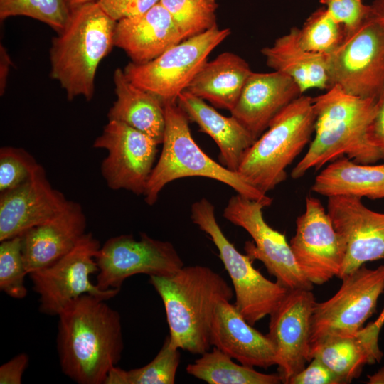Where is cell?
I'll return each mask as SVG.
<instances>
[{
  "mask_svg": "<svg viewBox=\"0 0 384 384\" xmlns=\"http://www.w3.org/2000/svg\"><path fill=\"white\" fill-rule=\"evenodd\" d=\"M58 316L57 349L62 372L78 384H104L124 349L118 311L106 300L83 294Z\"/></svg>",
  "mask_w": 384,
  "mask_h": 384,
  "instance_id": "6da1fadb",
  "label": "cell"
},
{
  "mask_svg": "<svg viewBox=\"0 0 384 384\" xmlns=\"http://www.w3.org/2000/svg\"><path fill=\"white\" fill-rule=\"evenodd\" d=\"M149 283L163 302L171 343L192 354L209 351L215 308L234 295L227 281L208 267L192 265L169 276H150Z\"/></svg>",
  "mask_w": 384,
  "mask_h": 384,
  "instance_id": "7a4b0ae2",
  "label": "cell"
},
{
  "mask_svg": "<svg viewBox=\"0 0 384 384\" xmlns=\"http://www.w3.org/2000/svg\"><path fill=\"white\" fill-rule=\"evenodd\" d=\"M316 117L314 137L309 147L292 171L296 179L311 169L346 155L359 164L380 160L368 139V129L376 110V100L345 92L337 85L313 98Z\"/></svg>",
  "mask_w": 384,
  "mask_h": 384,
  "instance_id": "3957f363",
  "label": "cell"
},
{
  "mask_svg": "<svg viewBox=\"0 0 384 384\" xmlns=\"http://www.w3.org/2000/svg\"><path fill=\"white\" fill-rule=\"evenodd\" d=\"M116 23L96 1L70 9L50 49L51 78L68 100L79 96L87 101L92 98L97 67L114 46Z\"/></svg>",
  "mask_w": 384,
  "mask_h": 384,
  "instance_id": "277c9868",
  "label": "cell"
},
{
  "mask_svg": "<svg viewBox=\"0 0 384 384\" xmlns=\"http://www.w3.org/2000/svg\"><path fill=\"white\" fill-rule=\"evenodd\" d=\"M165 129L162 150L144 191V200L154 205L164 186L176 179L201 176L214 179L234 189L238 194L259 201L266 207L272 199L233 171L208 156L196 143L189 119L177 101L164 102Z\"/></svg>",
  "mask_w": 384,
  "mask_h": 384,
  "instance_id": "5b68a950",
  "label": "cell"
},
{
  "mask_svg": "<svg viewBox=\"0 0 384 384\" xmlns=\"http://www.w3.org/2000/svg\"><path fill=\"white\" fill-rule=\"evenodd\" d=\"M313 98L300 95L271 121L245 152L238 171L263 193L287 178V167L300 154L314 132Z\"/></svg>",
  "mask_w": 384,
  "mask_h": 384,
  "instance_id": "8992f818",
  "label": "cell"
},
{
  "mask_svg": "<svg viewBox=\"0 0 384 384\" xmlns=\"http://www.w3.org/2000/svg\"><path fill=\"white\" fill-rule=\"evenodd\" d=\"M191 218L217 247L232 281L234 304L239 312L252 326L270 315L289 289L265 277L253 267L250 257L229 241L216 220L214 206L207 198H201L191 205Z\"/></svg>",
  "mask_w": 384,
  "mask_h": 384,
  "instance_id": "52a82bcc",
  "label": "cell"
},
{
  "mask_svg": "<svg viewBox=\"0 0 384 384\" xmlns=\"http://www.w3.org/2000/svg\"><path fill=\"white\" fill-rule=\"evenodd\" d=\"M337 292L315 303L310 331V350L334 337L352 336L375 313L384 292V265L368 269L365 265L345 275Z\"/></svg>",
  "mask_w": 384,
  "mask_h": 384,
  "instance_id": "ba28073f",
  "label": "cell"
},
{
  "mask_svg": "<svg viewBox=\"0 0 384 384\" xmlns=\"http://www.w3.org/2000/svg\"><path fill=\"white\" fill-rule=\"evenodd\" d=\"M231 31L217 25L207 31L173 46L154 60L136 64L129 62L124 68L136 86L154 95L164 102L177 101L194 77L208 61L211 52Z\"/></svg>",
  "mask_w": 384,
  "mask_h": 384,
  "instance_id": "9c48e42d",
  "label": "cell"
},
{
  "mask_svg": "<svg viewBox=\"0 0 384 384\" xmlns=\"http://www.w3.org/2000/svg\"><path fill=\"white\" fill-rule=\"evenodd\" d=\"M331 87L377 100L384 92V23L373 16L328 55Z\"/></svg>",
  "mask_w": 384,
  "mask_h": 384,
  "instance_id": "30bf717a",
  "label": "cell"
},
{
  "mask_svg": "<svg viewBox=\"0 0 384 384\" xmlns=\"http://www.w3.org/2000/svg\"><path fill=\"white\" fill-rule=\"evenodd\" d=\"M100 242L86 233L69 252L53 265L28 274L33 289L39 295V311L58 316L73 299L90 294L103 300L117 295L120 289H100L90 280L97 273L96 255Z\"/></svg>",
  "mask_w": 384,
  "mask_h": 384,
  "instance_id": "8fae6325",
  "label": "cell"
},
{
  "mask_svg": "<svg viewBox=\"0 0 384 384\" xmlns=\"http://www.w3.org/2000/svg\"><path fill=\"white\" fill-rule=\"evenodd\" d=\"M95 259L96 285L102 290L120 289L132 275L169 276L184 266L171 242L145 233L139 234V240L131 234L110 238L100 247Z\"/></svg>",
  "mask_w": 384,
  "mask_h": 384,
  "instance_id": "7c38bea8",
  "label": "cell"
},
{
  "mask_svg": "<svg viewBox=\"0 0 384 384\" xmlns=\"http://www.w3.org/2000/svg\"><path fill=\"white\" fill-rule=\"evenodd\" d=\"M266 206L240 194L233 196L223 210V217L245 230L254 244L247 242L245 250L251 260H259L277 282L287 289H313L295 261L285 235L273 229L265 220Z\"/></svg>",
  "mask_w": 384,
  "mask_h": 384,
  "instance_id": "4fadbf2b",
  "label": "cell"
},
{
  "mask_svg": "<svg viewBox=\"0 0 384 384\" xmlns=\"http://www.w3.org/2000/svg\"><path fill=\"white\" fill-rule=\"evenodd\" d=\"M159 144L130 126L109 119L93 147L107 151L100 171L107 186L144 195L154 167Z\"/></svg>",
  "mask_w": 384,
  "mask_h": 384,
  "instance_id": "5bb4252c",
  "label": "cell"
},
{
  "mask_svg": "<svg viewBox=\"0 0 384 384\" xmlns=\"http://www.w3.org/2000/svg\"><path fill=\"white\" fill-rule=\"evenodd\" d=\"M289 245L299 269L313 285H321L340 274L346 242L319 199L306 197L305 211L297 218Z\"/></svg>",
  "mask_w": 384,
  "mask_h": 384,
  "instance_id": "9a60e30c",
  "label": "cell"
},
{
  "mask_svg": "<svg viewBox=\"0 0 384 384\" xmlns=\"http://www.w3.org/2000/svg\"><path fill=\"white\" fill-rule=\"evenodd\" d=\"M316 303L311 289H289L269 315L267 334L274 345L282 383L288 384L310 358L311 320Z\"/></svg>",
  "mask_w": 384,
  "mask_h": 384,
  "instance_id": "2e32d148",
  "label": "cell"
},
{
  "mask_svg": "<svg viewBox=\"0 0 384 384\" xmlns=\"http://www.w3.org/2000/svg\"><path fill=\"white\" fill-rule=\"evenodd\" d=\"M327 209L346 245L338 278L368 262L384 259V213L369 209L361 198L353 196L329 197Z\"/></svg>",
  "mask_w": 384,
  "mask_h": 384,
  "instance_id": "e0dca14e",
  "label": "cell"
},
{
  "mask_svg": "<svg viewBox=\"0 0 384 384\" xmlns=\"http://www.w3.org/2000/svg\"><path fill=\"white\" fill-rule=\"evenodd\" d=\"M68 200L52 187L38 165L24 183L0 193V242L21 236L58 213Z\"/></svg>",
  "mask_w": 384,
  "mask_h": 384,
  "instance_id": "ac0fdd59",
  "label": "cell"
},
{
  "mask_svg": "<svg viewBox=\"0 0 384 384\" xmlns=\"http://www.w3.org/2000/svg\"><path fill=\"white\" fill-rule=\"evenodd\" d=\"M301 94L297 82L282 72L252 71L230 113L256 140L274 117Z\"/></svg>",
  "mask_w": 384,
  "mask_h": 384,
  "instance_id": "d6986e66",
  "label": "cell"
},
{
  "mask_svg": "<svg viewBox=\"0 0 384 384\" xmlns=\"http://www.w3.org/2000/svg\"><path fill=\"white\" fill-rule=\"evenodd\" d=\"M86 225L80 204L68 201L53 218L27 230L21 237L28 274L53 265L73 249L86 233Z\"/></svg>",
  "mask_w": 384,
  "mask_h": 384,
  "instance_id": "ffe728a7",
  "label": "cell"
},
{
  "mask_svg": "<svg viewBox=\"0 0 384 384\" xmlns=\"http://www.w3.org/2000/svg\"><path fill=\"white\" fill-rule=\"evenodd\" d=\"M210 343L245 366L267 368L276 365L270 339L253 328L230 301H221L215 308Z\"/></svg>",
  "mask_w": 384,
  "mask_h": 384,
  "instance_id": "44dd1931",
  "label": "cell"
},
{
  "mask_svg": "<svg viewBox=\"0 0 384 384\" xmlns=\"http://www.w3.org/2000/svg\"><path fill=\"white\" fill-rule=\"evenodd\" d=\"M182 41L171 14L159 2L143 14L117 21L114 29V46L136 64L154 60Z\"/></svg>",
  "mask_w": 384,
  "mask_h": 384,
  "instance_id": "7402d4cb",
  "label": "cell"
},
{
  "mask_svg": "<svg viewBox=\"0 0 384 384\" xmlns=\"http://www.w3.org/2000/svg\"><path fill=\"white\" fill-rule=\"evenodd\" d=\"M384 313L352 336L329 338L310 350V358H319L334 371L341 384L360 376L366 365L381 361L383 353L378 338Z\"/></svg>",
  "mask_w": 384,
  "mask_h": 384,
  "instance_id": "603a6c76",
  "label": "cell"
},
{
  "mask_svg": "<svg viewBox=\"0 0 384 384\" xmlns=\"http://www.w3.org/2000/svg\"><path fill=\"white\" fill-rule=\"evenodd\" d=\"M177 103L189 121L196 123L199 130L216 143L220 164L238 171L245 152L255 141L251 134L233 116L221 114L213 106L186 90L179 95Z\"/></svg>",
  "mask_w": 384,
  "mask_h": 384,
  "instance_id": "cb8c5ba5",
  "label": "cell"
},
{
  "mask_svg": "<svg viewBox=\"0 0 384 384\" xmlns=\"http://www.w3.org/2000/svg\"><path fill=\"white\" fill-rule=\"evenodd\" d=\"M252 72L242 58L223 52L203 65L186 90L214 107L230 112Z\"/></svg>",
  "mask_w": 384,
  "mask_h": 384,
  "instance_id": "d4e9b609",
  "label": "cell"
},
{
  "mask_svg": "<svg viewBox=\"0 0 384 384\" xmlns=\"http://www.w3.org/2000/svg\"><path fill=\"white\" fill-rule=\"evenodd\" d=\"M113 80L116 100L108 112V119L123 122L161 144L165 129L164 102L130 82L124 70L117 68Z\"/></svg>",
  "mask_w": 384,
  "mask_h": 384,
  "instance_id": "484cf974",
  "label": "cell"
},
{
  "mask_svg": "<svg viewBox=\"0 0 384 384\" xmlns=\"http://www.w3.org/2000/svg\"><path fill=\"white\" fill-rule=\"evenodd\" d=\"M268 67L290 76L302 93L310 89H329L328 55L303 48L297 39V28L277 38L261 50Z\"/></svg>",
  "mask_w": 384,
  "mask_h": 384,
  "instance_id": "4316f807",
  "label": "cell"
},
{
  "mask_svg": "<svg viewBox=\"0 0 384 384\" xmlns=\"http://www.w3.org/2000/svg\"><path fill=\"white\" fill-rule=\"evenodd\" d=\"M311 189L321 196L384 198V163L364 164L342 156L315 178Z\"/></svg>",
  "mask_w": 384,
  "mask_h": 384,
  "instance_id": "83f0119b",
  "label": "cell"
},
{
  "mask_svg": "<svg viewBox=\"0 0 384 384\" xmlns=\"http://www.w3.org/2000/svg\"><path fill=\"white\" fill-rule=\"evenodd\" d=\"M215 347L186 366L188 374L209 384H279L280 375L266 374L238 364Z\"/></svg>",
  "mask_w": 384,
  "mask_h": 384,
  "instance_id": "f1b7e54d",
  "label": "cell"
},
{
  "mask_svg": "<svg viewBox=\"0 0 384 384\" xmlns=\"http://www.w3.org/2000/svg\"><path fill=\"white\" fill-rule=\"evenodd\" d=\"M178 349L171 343L168 335L149 363L128 370L114 366L104 384H174L181 361Z\"/></svg>",
  "mask_w": 384,
  "mask_h": 384,
  "instance_id": "f546056e",
  "label": "cell"
},
{
  "mask_svg": "<svg viewBox=\"0 0 384 384\" xmlns=\"http://www.w3.org/2000/svg\"><path fill=\"white\" fill-rule=\"evenodd\" d=\"M183 40L201 34L216 23L217 0H160Z\"/></svg>",
  "mask_w": 384,
  "mask_h": 384,
  "instance_id": "4dcf8cb0",
  "label": "cell"
},
{
  "mask_svg": "<svg viewBox=\"0 0 384 384\" xmlns=\"http://www.w3.org/2000/svg\"><path fill=\"white\" fill-rule=\"evenodd\" d=\"M345 33L343 27L323 6L310 15L301 29L297 28V39L305 50L329 55L340 46Z\"/></svg>",
  "mask_w": 384,
  "mask_h": 384,
  "instance_id": "1f68e13d",
  "label": "cell"
},
{
  "mask_svg": "<svg viewBox=\"0 0 384 384\" xmlns=\"http://www.w3.org/2000/svg\"><path fill=\"white\" fill-rule=\"evenodd\" d=\"M70 13L66 0H0V19L23 16L46 23L56 32L65 26Z\"/></svg>",
  "mask_w": 384,
  "mask_h": 384,
  "instance_id": "d6a6232c",
  "label": "cell"
},
{
  "mask_svg": "<svg viewBox=\"0 0 384 384\" xmlns=\"http://www.w3.org/2000/svg\"><path fill=\"white\" fill-rule=\"evenodd\" d=\"M28 274L23 257L22 237L16 236L0 243V289L14 299H23L28 290L24 277Z\"/></svg>",
  "mask_w": 384,
  "mask_h": 384,
  "instance_id": "836d02e7",
  "label": "cell"
},
{
  "mask_svg": "<svg viewBox=\"0 0 384 384\" xmlns=\"http://www.w3.org/2000/svg\"><path fill=\"white\" fill-rule=\"evenodd\" d=\"M39 164L22 148L4 146L0 149V193L27 181Z\"/></svg>",
  "mask_w": 384,
  "mask_h": 384,
  "instance_id": "e575fe53",
  "label": "cell"
},
{
  "mask_svg": "<svg viewBox=\"0 0 384 384\" xmlns=\"http://www.w3.org/2000/svg\"><path fill=\"white\" fill-rule=\"evenodd\" d=\"M331 17L348 33L356 30L373 16L370 5L362 0H320Z\"/></svg>",
  "mask_w": 384,
  "mask_h": 384,
  "instance_id": "d590c367",
  "label": "cell"
},
{
  "mask_svg": "<svg viewBox=\"0 0 384 384\" xmlns=\"http://www.w3.org/2000/svg\"><path fill=\"white\" fill-rule=\"evenodd\" d=\"M160 0H96L102 10L113 20L132 17L143 14Z\"/></svg>",
  "mask_w": 384,
  "mask_h": 384,
  "instance_id": "8d00e7d4",
  "label": "cell"
},
{
  "mask_svg": "<svg viewBox=\"0 0 384 384\" xmlns=\"http://www.w3.org/2000/svg\"><path fill=\"white\" fill-rule=\"evenodd\" d=\"M288 384H341V381L321 361L313 358L304 369L290 378Z\"/></svg>",
  "mask_w": 384,
  "mask_h": 384,
  "instance_id": "74e56055",
  "label": "cell"
},
{
  "mask_svg": "<svg viewBox=\"0 0 384 384\" xmlns=\"http://www.w3.org/2000/svg\"><path fill=\"white\" fill-rule=\"evenodd\" d=\"M368 139L384 161V92L376 100V110L368 129Z\"/></svg>",
  "mask_w": 384,
  "mask_h": 384,
  "instance_id": "f35d334b",
  "label": "cell"
},
{
  "mask_svg": "<svg viewBox=\"0 0 384 384\" xmlns=\"http://www.w3.org/2000/svg\"><path fill=\"white\" fill-rule=\"evenodd\" d=\"M28 362V355L22 353L2 364L0 367V383L21 384Z\"/></svg>",
  "mask_w": 384,
  "mask_h": 384,
  "instance_id": "ab89813d",
  "label": "cell"
},
{
  "mask_svg": "<svg viewBox=\"0 0 384 384\" xmlns=\"http://www.w3.org/2000/svg\"><path fill=\"white\" fill-rule=\"evenodd\" d=\"M12 65L11 60L6 48L0 46V94L4 95L7 82V77L10 67Z\"/></svg>",
  "mask_w": 384,
  "mask_h": 384,
  "instance_id": "60d3db41",
  "label": "cell"
},
{
  "mask_svg": "<svg viewBox=\"0 0 384 384\" xmlns=\"http://www.w3.org/2000/svg\"><path fill=\"white\" fill-rule=\"evenodd\" d=\"M370 6L373 16L384 23V0H374Z\"/></svg>",
  "mask_w": 384,
  "mask_h": 384,
  "instance_id": "b9f144b4",
  "label": "cell"
},
{
  "mask_svg": "<svg viewBox=\"0 0 384 384\" xmlns=\"http://www.w3.org/2000/svg\"><path fill=\"white\" fill-rule=\"evenodd\" d=\"M368 384H384V367L379 369L373 375H368Z\"/></svg>",
  "mask_w": 384,
  "mask_h": 384,
  "instance_id": "7bdbcfd3",
  "label": "cell"
},
{
  "mask_svg": "<svg viewBox=\"0 0 384 384\" xmlns=\"http://www.w3.org/2000/svg\"><path fill=\"white\" fill-rule=\"evenodd\" d=\"M95 1L96 0H66L70 9Z\"/></svg>",
  "mask_w": 384,
  "mask_h": 384,
  "instance_id": "ee69618b",
  "label": "cell"
},
{
  "mask_svg": "<svg viewBox=\"0 0 384 384\" xmlns=\"http://www.w3.org/2000/svg\"><path fill=\"white\" fill-rule=\"evenodd\" d=\"M382 312H383V313H384V308H383V311H382Z\"/></svg>",
  "mask_w": 384,
  "mask_h": 384,
  "instance_id": "f6af8a7d",
  "label": "cell"
}]
</instances>
